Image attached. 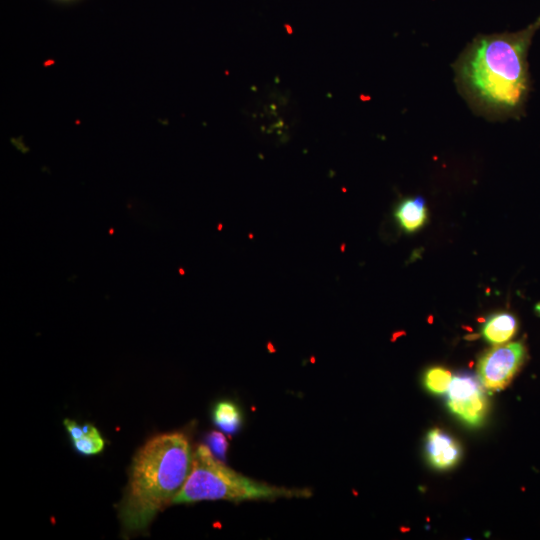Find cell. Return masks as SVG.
Returning a JSON list of instances; mask_svg holds the SVG:
<instances>
[{
  "mask_svg": "<svg viewBox=\"0 0 540 540\" xmlns=\"http://www.w3.org/2000/svg\"><path fill=\"white\" fill-rule=\"evenodd\" d=\"M64 426L71 438V441L81 438L92 426L91 424L79 425L71 419L64 420Z\"/></svg>",
  "mask_w": 540,
  "mask_h": 540,
  "instance_id": "obj_13",
  "label": "cell"
},
{
  "mask_svg": "<svg viewBox=\"0 0 540 540\" xmlns=\"http://www.w3.org/2000/svg\"><path fill=\"white\" fill-rule=\"evenodd\" d=\"M206 444L211 452L220 460L225 459L228 449L226 437L218 431H211L206 435Z\"/></svg>",
  "mask_w": 540,
  "mask_h": 540,
  "instance_id": "obj_12",
  "label": "cell"
},
{
  "mask_svg": "<svg viewBox=\"0 0 540 540\" xmlns=\"http://www.w3.org/2000/svg\"><path fill=\"white\" fill-rule=\"evenodd\" d=\"M540 16L517 32L476 36L453 64L456 87L470 108L489 120L519 118L531 82L527 62Z\"/></svg>",
  "mask_w": 540,
  "mask_h": 540,
  "instance_id": "obj_1",
  "label": "cell"
},
{
  "mask_svg": "<svg viewBox=\"0 0 540 540\" xmlns=\"http://www.w3.org/2000/svg\"><path fill=\"white\" fill-rule=\"evenodd\" d=\"M395 218L402 230L412 233L420 229L427 220V208L422 197H408L397 205Z\"/></svg>",
  "mask_w": 540,
  "mask_h": 540,
  "instance_id": "obj_7",
  "label": "cell"
},
{
  "mask_svg": "<svg viewBox=\"0 0 540 540\" xmlns=\"http://www.w3.org/2000/svg\"><path fill=\"white\" fill-rule=\"evenodd\" d=\"M526 357L521 342L500 344L484 353L478 362L482 385L490 391L504 389L518 372Z\"/></svg>",
  "mask_w": 540,
  "mask_h": 540,
  "instance_id": "obj_4",
  "label": "cell"
},
{
  "mask_svg": "<svg viewBox=\"0 0 540 540\" xmlns=\"http://www.w3.org/2000/svg\"><path fill=\"white\" fill-rule=\"evenodd\" d=\"M212 420L221 431L233 434L242 425V413L233 401L220 400L213 407Z\"/></svg>",
  "mask_w": 540,
  "mask_h": 540,
  "instance_id": "obj_9",
  "label": "cell"
},
{
  "mask_svg": "<svg viewBox=\"0 0 540 540\" xmlns=\"http://www.w3.org/2000/svg\"><path fill=\"white\" fill-rule=\"evenodd\" d=\"M518 329L516 318L507 312L492 315L484 324V338L495 345L504 344L510 340Z\"/></svg>",
  "mask_w": 540,
  "mask_h": 540,
  "instance_id": "obj_8",
  "label": "cell"
},
{
  "mask_svg": "<svg viewBox=\"0 0 540 540\" xmlns=\"http://www.w3.org/2000/svg\"><path fill=\"white\" fill-rule=\"evenodd\" d=\"M307 488H287L249 478L226 466L208 448L199 445L193 453L191 472L172 504L202 500H276L279 498H307Z\"/></svg>",
  "mask_w": 540,
  "mask_h": 540,
  "instance_id": "obj_3",
  "label": "cell"
},
{
  "mask_svg": "<svg viewBox=\"0 0 540 540\" xmlns=\"http://www.w3.org/2000/svg\"><path fill=\"white\" fill-rule=\"evenodd\" d=\"M72 443L75 450L85 456L96 455L105 446L104 439L98 429L93 425L81 438L73 440Z\"/></svg>",
  "mask_w": 540,
  "mask_h": 540,
  "instance_id": "obj_10",
  "label": "cell"
},
{
  "mask_svg": "<svg viewBox=\"0 0 540 540\" xmlns=\"http://www.w3.org/2000/svg\"><path fill=\"white\" fill-rule=\"evenodd\" d=\"M188 437L179 431L153 436L135 454L128 486L119 505L126 533L146 529L156 514L173 502L192 468Z\"/></svg>",
  "mask_w": 540,
  "mask_h": 540,
  "instance_id": "obj_2",
  "label": "cell"
},
{
  "mask_svg": "<svg viewBox=\"0 0 540 540\" xmlns=\"http://www.w3.org/2000/svg\"><path fill=\"white\" fill-rule=\"evenodd\" d=\"M426 453L432 466L444 470L453 467L458 462L461 448L449 434L435 428L427 434Z\"/></svg>",
  "mask_w": 540,
  "mask_h": 540,
  "instance_id": "obj_6",
  "label": "cell"
},
{
  "mask_svg": "<svg viewBox=\"0 0 540 540\" xmlns=\"http://www.w3.org/2000/svg\"><path fill=\"white\" fill-rule=\"evenodd\" d=\"M451 380V373L442 367H432L424 374L425 387L435 394H442L448 391Z\"/></svg>",
  "mask_w": 540,
  "mask_h": 540,
  "instance_id": "obj_11",
  "label": "cell"
},
{
  "mask_svg": "<svg viewBox=\"0 0 540 540\" xmlns=\"http://www.w3.org/2000/svg\"><path fill=\"white\" fill-rule=\"evenodd\" d=\"M448 407L465 423L478 425L487 412V400L479 382L469 375L452 377L448 388Z\"/></svg>",
  "mask_w": 540,
  "mask_h": 540,
  "instance_id": "obj_5",
  "label": "cell"
}]
</instances>
